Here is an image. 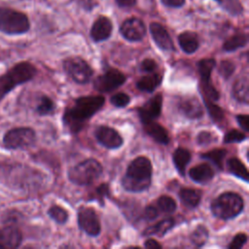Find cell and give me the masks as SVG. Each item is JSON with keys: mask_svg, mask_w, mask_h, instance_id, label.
<instances>
[{"mask_svg": "<svg viewBox=\"0 0 249 249\" xmlns=\"http://www.w3.org/2000/svg\"><path fill=\"white\" fill-rule=\"evenodd\" d=\"M104 102L105 98L102 95L78 97L72 106L65 109L62 117L64 124L71 132H79L85 123L103 107Z\"/></svg>", "mask_w": 249, "mask_h": 249, "instance_id": "1", "label": "cell"}, {"mask_svg": "<svg viewBox=\"0 0 249 249\" xmlns=\"http://www.w3.org/2000/svg\"><path fill=\"white\" fill-rule=\"evenodd\" d=\"M152 163L146 157L135 158L127 166L122 179L124 189L130 193H140L151 185Z\"/></svg>", "mask_w": 249, "mask_h": 249, "instance_id": "2", "label": "cell"}, {"mask_svg": "<svg viewBox=\"0 0 249 249\" xmlns=\"http://www.w3.org/2000/svg\"><path fill=\"white\" fill-rule=\"evenodd\" d=\"M36 73L37 69L30 62L21 61L14 65L0 76V100L17 86L32 80Z\"/></svg>", "mask_w": 249, "mask_h": 249, "instance_id": "3", "label": "cell"}, {"mask_svg": "<svg viewBox=\"0 0 249 249\" xmlns=\"http://www.w3.org/2000/svg\"><path fill=\"white\" fill-rule=\"evenodd\" d=\"M244 207L243 198L236 193L226 192L217 196L211 203L212 214L223 220L233 219L238 216Z\"/></svg>", "mask_w": 249, "mask_h": 249, "instance_id": "4", "label": "cell"}, {"mask_svg": "<svg viewBox=\"0 0 249 249\" xmlns=\"http://www.w3.org/2000/svg\"><path fill=\"white\" fill-rule=\"evenodd\" d=\"M103 168L99 161L88 159L68 170V179L78 186H89L95 182L102 174Z\"/></svg>", "mask_w": 249, "mask_h": 249, "instance_id": "5", "label": "cell"}, {"mask_svg": "<svg viewBox=\"0 0 249 249\" xmlns=\"http://www.w3.org/2000/svg\"><path fill=\"white\" fill-rule=\"evenodd\" d=\"M26 15L11 8L0 7V31L10 35L23 34L29 30Z\"/></svg>", "mask_w": 249, "mask_h": 249, "instance_id": "6", "label": "cell"}, {"mask_svg": "<svg viewBox=\"0 0 249 249\" xmlns=\"http://www.w3.org/2000/svg\"><path fill=\"white\" fill-rule=\"evenodd\" d=\"M35 131L30 127H16L6 132L3 143L8 149H26L34 144Z\"/></svg>", "mask_w": 249, "mask_h": 249, "instance_id": "7", "label": "cell"}, {"mask_svg": "<svg viewBox=\"0 0 249 249\" xmlns=\"http://www.w3.org/2000/svg\"><path fill=\"white\" fill-rule=\"evenodd\" d=\"M63 68L71 79L77 84H87L93 75V70L89 64L79 56L68 57L63 61Z\"/></svg>", "mask_w": 249, "mask_h": 249, "instance_id": "8", "label": "cell"}, {"mask_svg": "<svg viewBox=\"0 0 249 249\" xmlns=\"http://www.w3.org/2000/svg\"><path fill=\"white\" fill-rule=\"evenodd\" d=\"M125 80V76L121 71L115 68H109L93 81V86L99 92H110L120 88Z\"/></svg>", "mask_w": 249, "mask_h": 249, "instance_id": "9", "label": "cell"}, {"mask_svg": "<svg viewBox=\"0 0 249 249\" xmlns=\"http://www.w3.org/2000/svg\"><path fill=\"white\" fill-rule=\"evenodd\" d=\"M77 222L79 228L88 235L97 236L100 233V222L93 208L80 207L77 213Z\"/></svg>", "mask_w": 249, "mask_h": 249, "instance_id": "10", "label": "cell"}, {"mask_svg": "<svg viewBox=\"0 0 249 249\" xmlns=\"http://www.w3.org/2000/svg\"><path fill=\"white\" fill-rule=\"evenodd\" d=\"M120 32L127 41L137 42L142 40L146 35V26L141 19L137 18H130L123 22Z\"/></svg>", "mask_w": 249, "mask_h": 249, "instance_id": "11", "label": "cell"}, {"mask_svg": "<svg viewBox=\"0 0 249 249\" xmlns=\"http://www.w3.org/2000/svg\"><path fill=\"white\" fill-rule=\"evenodd\" d=\"M97 141L107 149H118L124 144L123 137L117 130L107 125H100L95 129Z\"/></svg>", "mask_w": 249, "mask_h": 249, "instance_id": "12", "label": "cell"}, {"mask_svg": "<svg viewBox=\"0 0 249 249\" xmlns=\"http://www.w3.org/2000/svg\"><path fill=\"white\" fill-rule=\"evenodd\" d=\"M162 107V95L158 93L146 101L141 107L138 108V115L140 121L156 120L160 117Z\"/></svg>", "mask_w": 249, "mask_h": 249, "instance_id": "13", "label": "cell"}, {"mask_svg": "<svg viewBox=\"0 0 249 249\" xmlns=\"http://www.w3.org/2000/svg\"><path fill=\"white\" fill-rule=\"evenodd\" d=\"M178 110L189 119H199L203 116V108L196 97L184 96L178 101Z\"/></svg>", "mask_w": 249, "mask_h": 249, "instance_id": "14", "label": "cell"}, {"mask_svg": "<svg viewBox=\"0 0 249 249\" xmlns=\"http://www.w3.org/2000/svg\"><path fill=\"white\" fill-rule=\"evenodd\" d=\"M150 33L156 45L162 51H174V44L166 29L158 22H152L149 26Z\"/></svg>", "mask_w": 249, "mask_h": 249, "instance_id": "15", "label": "cell"}, {"mask_svg": "<svg viewBox=\"0 0 249 249\" xmlns=\"http://www.w3.org/2000/svg\"><path fill=\"white\" fill-rule=\"evenodd\" d=\"M22 234L15 226H7L0 229V248H17L20 245Z\"/></svg>", "mask_w": 249, "mask_h": 249, "instance_id": "16", "label": "cell"}, {"mask_svg": "<svg viewBox=\"0 0 249 249\" xmlns=\"http://www.w3.org/2000/svg\"><path fill=\"white\" fill-rule=\"evenodd\" d=\"M112 29L111 20L106 17H99L91 26L90 37L94 42L105 41L111 36Z\"/></svg>", "mask_w": 249, "mask_h": 249, "instance_id": "17", "label": "cell"}, {"mask_svg": "<svg viewBox=\"0 0 249 249\" xmlns=\"http://www.w3.org/2000/svg\"><path fill=\"white\" fill-rule=\"evenodd\" d=\"M142 124H143L144 131L156 142L163 145H166L169 143L170 137L167 130L162 125L155 122V120L143 121Z\"/></svg>", "mask_w": 249, "mask_h": 249, "instance_id": "18", "label": "cell"}, {"mask_svg": "<svg viewBox=\"0 0 249 249\" xmlns=\"http://www.w3.org/2000/svg\"><path fill=\"white\" fill-rule=\"evenodd\" d=\"M189 176L193 181L196 183L205 184L212 180V178L214 177V171L210 164L200 163L190 169Z\"/></svg>", "mask_w": 249, "mask_h": 249, "instance_id": "19", "label": "cell"}, {"mask_svg": "<svg viewBox=\"0 0 249 249\" xmlns=\"http://www.w3.org/2000/svg\"><path fill=\"white\" fill-rule=\"evenodd\" d=\"M232 97L243 104H248L249 101V82L247 77L238 78L232 86Z\"/></svg>", "mask_w": 249, "mask_h": 249, "instance_id": "20", "label": "cell"}, {"mask_svg": "<svg viewBox=\"0 0 249 249\" xmlns=\"http://www.w3.org/2000/svg\"><path fill=\"white\" fill-rule=\"evenodd\" d=\"M162 76L160 73H149L146 76L141 77L137 83L136 87L139 90L145 92H153L161 83Z\"/></svg>", "mask_w": 249, "mask_h": 249, "instance_id": "21", "label": "cell"}, {"mask_svg": "<svg viewBox=\"0 0 249 249\" xmlns=\"http://www.w3.org/2000/svg\"><path fill=\"white\" fill-rule=\"evenodd\" d=\"M178 43L182 51L188 54L195 53L199 47L197 35L191 31H185L178 36Z\"/></svg>", "mask_w": 249, "mask_h": 249, "instance_id": "22", "label": "cell"}, {"mask_svg": "<svg viewBox=\"0 0 249 249\" xmlns=\"http://www.w3.org/2000/svg\"><path fill=\"white\" fill-rule=\"evenodd\" d=\"M172 160L174 163L175 168L177 169L178 173L182 176L185 175L186 173V168L187 165L189 164L190 160H191V153L189 150L182 148V147H178L172 155Z\"/></svg>", "mask_w": 249, "mask_h": 249, "instance_id": "23", "label": "cell"}, {"mask_svg": "<svg viewBox=\"0 0 249 249\" xmlns=\"http://www.w3.org/2000/svg\"><path fill=\"white\" fill-rule=\"evenodd\" d=\"M179 198L181 202L189 207V208H195L196 207L201 199L202 194L199 190L196 189H190V188H183L179 191Z\"/></svg>", "mask_w": 249, "mask_h": 249, "instance_id": "24", "label": "cell"}, {"mask_svg": "<svg viewBox=\"0 0 249 249\" xmlns=\"http://www.w3.org/2000/svg\"><path fill=\"white\" fill-rule=\"evenodd\" d=\"M174 224H175V221L173 218L163 219V220L158 222L157 224L146 228L143 231V235H145V236H147V235L162 236L173 228Z\"/></svg>", "mask_w": 249, "mask_h": 249, "instance_id": "25", "label": "cell"}, {"mask_svg": "<svg viewBox=\"0 0 249 249\" xmlns=\"http://www.w3.org/2000/svg\"><path fill=\"white\" fill-rule=\"evenodd\" d=\"M227 165L231 174L238 177L239 179H242L245 182H248V179H249L248 170L240 160H238L237 158H231L228 160Z\"/></svg>", "mask_w": 249, "mask_h": 249, "instance_id": "26", "label": "cell"}, {"mask_svg": "<svg viewBox=\"0 0 249 249\" xmlns=\"http://www.w3.org/2000/svg\"><path fill=\"white\" fill-rule=\"evenodd\" d=\"M216 66L214 58H203L197 63V70L200 78V82L211 81V73Z\"/></svg>", "mask_w": 249, "mask_h": 249, "instance_id": "27", "label": "cell"}, {"mask_svg": "<svg viewBox=\"0 0 249 249\" xmlns=\"http://www.w3.org/2000/svg\"><path fill=\"white\" fill-rule=\"evenodd\" d=\"M248 41L246 34H236L229 38L225 41L223 45V50L226 52H233L237 49H240L244 46H246Z\"/></svg>", "mask_w": 249, "mask_h": 249, "instance_id": "28", "label": "cell"}, {"mask_svg": "<svg viewBox=\"0 0 249 249\" xmlns=\"http://www.w3.org/2000/svg\"><path fill=\"white\" fill-rule=\"evenodd\" d=\"M227 155V151L225 149H214L203 153L200 155L201 159L207 160L211 161L215 166L222 169L223 168V160Z\"/></svg>", "mask_w": 249, "mask_h": 249, "instance_id": "29", "label": "cell"}, {"mask_svg": "<svg viewBox=\"0 0 249 249\" xmlns=\"http://www.w3.org/2000/svg\"><path fill=\"white\" fill-rule=\"evenodd\" d=\"M208 237H209L208 230L203 225H198L190 235L191 242L196 247L203 246L208 240Z\"/></svg>", "mask_w": 249, "mask_h": 249, "instance_id": "30", "label": "cell"}, {"mask_svg": "<svg viewBox=\"0 0 249 249\" xmlns=\"http://www.w3.org/2000/svg\"><path fill=\"white\" fill-rule=\"evenodd\" d=\"M157 208L166 214H171L176 210L177 204L175 200L168 196H161L157 200Z\"/></svg>", "mask_w": 249, "mask_h": 249, "instance_id": "31", "label": "cell"}, {"mask_svg": "<svg viewBox=\"0 0 249 249\" xmlns=\"http://www.w3.org/2000/svg\"><path fill=\"white\" fill-rule=\"evenodd\" d=\"M48 215L53 221H55L57 224H60V225L65 224L68 220V212L64 208L58 205L51 206L48 210Z\"/></svg>", "mask_w": 249, "mask_h": 249, "instance_id": "32", "label": "cell"}, {"mask_svg": "<svg viewBox=\"0 0 249 249\" xmlns=\"http://www.w3.org/2000/svg\"><path fill=\"white\" fill-rule=\"evenodd\" d=\"M54 110V103L53 101L47 95H42L39 103L36 107V112L40 116H45L53 113Z\"/></svg>", "mask_w": 249, "mask_h": 249, "instance_id": "33", "label": "cell"}, {"mask_svg": "<svg viewBox=\"0 0 249 249\" xmlns=\"http://www.w3.org/2000/svg\"><path fill=\"white\" fill-rule=\"evenodd\" d=\"M204 105H205V107L207 109V112H208L210 118L213 120V122L219 124V123H221L224 120V118H225L224 111L215 102L204 103Z\"/></svg>", "mask_w": 249, "mask_h": 249, "instance_id": "34", "label": "cell"}, {"mask_svg": "<svg viewBox=\"0 0 249 249\" xmlns=\"http://www.w3.org/2000/svg\"><path fill=\"white\" fill-rule=\"evenodd\" d=\"M110 102L117 108H124L130 102V97L125 92H117L110 98Z\"/></svg>", "mask_w": 249, "mask_h": 249, "instance_id": "35", "label": "cell"}, {"mask_svg": "<svg viewBox=\"0 0 249 249\" xmlns=\"http://www.w3.org/2000/svg\"><path fill=\"white\" fill-rule=\"evenodd\" d=\"M246 138H247V136L244 132H241L237 129H231L225 134L224 143H227V144L238 143V142L244 141Z\"/></svg>", "mask_w": 249, "mask_h": 249, "instance_id": "36", "label": "cell"}, {"mask_svg": "<svg viewBox=\"0 0 249 249\" xmlns=\"http://www.w3.org/2000/svg\"><path fill=\"white\" fill-rule=\"evenodd\" d=\"M234 69L235 66L231 60H222L218 67V71L224 79H229L233 74Z\"/></svg>", "mask_w": 249, "mask_h": 249, "instance_id": "37", "label": "cell"}, {"mask_svg": "<svg viewBox=\"0 0 249 249\" xmlns=\"http://www.w3.org/2000/svg\"><path fill=\"white\" fill-rule=\"evenodd\" d=\"M109 196V186L105 183L99 185L95 190L94 196H92V199L97 200L100 205H104V197Z\"/></svg>", "mask_w": 249, "mask_h": 249, "instance_id": "38", "label": "cell"}, {"mask_svg": "<svg viewBox=\"0 0 249 249\" xmlns=\"http://www.w3.org/2000/svg\"><path fill=\"white\" fill-rule=\"evenodd\" d=\"M224 9L227 10L231 15H237L242 12V6L238 0H223Z\"/></svg>", "mask_w": 249, "mask_h": 249, "instance_id": "39", "label": "cell"}, {"mask_svg": "<svg viewBox=\"0 0 249 249\" xmlns=\"http://www.w3.org/2000/svg\"><path fill=\"white\" fill-rule=\"evenodd\" d=\"M246 242H247V235L243 232H238L231 239V243L228 245V248L229 249H240L246 244Z\"/></svg>", "mask_w": 249, "mask_h": 249, "instance_id": "40", "label": "cell"}, {"mask_svg": "<svg viewBox=\"0 0 249 249\" xmlns=\"http://www.w3.org/2000/svg\"><path fill=\"white\" fill-rule=\"evenodd\" d=\"M215 137L214 135L209 132V131H200L198 134H197V137H196V140H197V143L201 146H206V145H209L211 144L212 142L215 141Z\"/></svg>", "mask_w": 249, "mask_h": 249, "instance_id": "41", "label": "cell"}, {"mask_svg": "<svg viewBox=\"0 0 249 249\" xmlns=\"http://www.w3.org/2000/svg\"><path fill=\"white\" fill-rule=\"evenodd\" d=\"M157 67H158L157 62L154 59H152V58H145L144 60H142L141 65H140L141 71L147 72V73L156 72Z\"/></svg>", "mask_w": 249, "mask_h": 249, "instance_id": "42", "label": "cell"}, {"mask_svg": "<svg viewBox=\"0 0 249 249\" xmlns=\"http://www.w3.org/2000/svg\"><path fill=\"white\" fill-rule=\"evenodd\" d=\"M144 218L148 221H153L159 216V209L155 205H148L143 211Z\"/></svg>", "mask_w": 249, "mask_h": 249, "instance_id": "43", "label": "cell"}, {"mask_svg": "<svg viewBox=\"0 0 249 249\" xmlns=\"http://www.w3.org/2000/svg\"><path fill=\"white\" fill-rule=\"evenodd\" d=\"M236 122L239 124V126L245 131H249V126H248V115H237L236 116Z\"/></svg>", "mask_w": 249, "mask_h": 249, "instance_id": "44", "label": "cell"}, {"mask_svg": "<svg viewBox=\"0 0 249 249\" xmlns=\"http://www.w3.org/2000/svg\"><path fill=\"white\" fill-rule=\"evenodd\" d=\"M161 3L167 7L171 8H179L184 5L185 0H160Z\"/></svg>", "mask_w": 249, "mask_h": 249, "instance_id": "45", "label": "cell"}, {"mask_svg": "<svg viewBox=\"0 0 249 249\" xmlns=\"http://www.w3.org/2000/svg\"><path fill=\"white\" fill-rule=\"evenodd\" d=\"M144 247L151 248V249H157V248H161V244H160L155 239H148V240L145 241Z\"/></svg>", "mask_w": 249, "mask_h": 249, "instance_id": "46", "label": "cell"}, {"mask_svg": "<svg viewBox=\"0 0 249 249\" xmlns=\"http://www.w3.org/2000/svg\"><path fill=\"white\" fill-rule=\"evenodd\" d=\"M120 7H131L135 4L136 0H116Z\"/></svg>", "mask_w": 249, "mask_h": 249, "instance_id": "47", "label": "cell"}, {"mask_svg": "<svg viewBox=\"0 0 249 249\" xmlns=\"http://www.w3.org/2000/svg\"><path fill=\"white\" fill-rule=\"evenodd\" d=\"M216 1H219V2H221V1H223V0H216Z\"/></svg>", "mask_w": 249, "mask_h": 249, "instance_id": "48", "label": "cell"}]
</instances>
